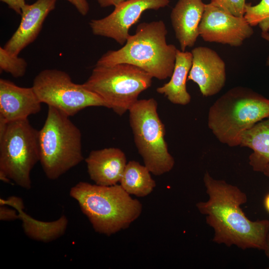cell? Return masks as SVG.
Masks as SVG:
<instances>
[{"label": "cell", "instance_id": "obj_4", "mask_svg": "<svg viewBox=\"0 0 269 269\" xmlns=\"http://www.w3.org/2000/svg\"><path fill=\"white\" fill-rule=\"evenodd\" d=\"M269 117V99L244 87H236L209 109L208 126L216 137L231 147L240 146L247 130Z\"/></svg>", "mask_w": 269, "mask_h": 269}, {"label": "cell", "instance_id": "obj_21", "mask_svg": "<svg viewBox=\"0 0 269 269\" xmlns=\"http://www.w3.org/2000/svg\"><path fill=\"white\" fill-rule=\"evenodd\" d=\"M244 17L251 26L258 25L262 32H269V0H261L254 5L246 3Z\"/></svg>", "mask_w": 269, "mask_h": 269}, {"label": "cell", "instance_id": "obj_25", "mask_svg": "<svg viewBox=\"0 0 269 269\" xmlns=\"http://www.w3.org/2000/svg\"><path fill=\"white\" fill-rule=\"evenodd\" d=\"M74 5L82 15H86L89 10V5L87 0H66Z\"/></svg>", "mask_w": 269, "mask_h": 269}, {"label": "cell", "instance_id": "obj_30", "mask_svg": "<svg viewBox=\"0 0 269 269\" xmlns=\"http://www.w3.org/2000/svg\"><path fill=\"white\" fill-rule=\"evenodd\" d=\"M265 252H266L268 256H269V232L267 237V249Z\"/></svg>", "mask_w": 269, "mask_h": 269}, {"label": "cell", "instance_id": "obj_15", "mask_svg": "<svg viewBox=\"0 0 269 269\" xmlns=\"http://www.w3.org/2000/svg\"><path fill=\"white\" fill-rule=\"evenodd\" d=\"M85 161L90 179L102 186L120 182L127 163L125 153L117 147L92 150Z\"/></svg>", "mask_w": 269, "mask_h": 269}, {"label": "cell", "instance_id": "obj_14", "mask_svg": "<svg viewBox=\"0 0 269 269\" xmlns=\"http://www.w3.org/2000/svg\"><path fill=\"white\" fill-rule=\"evenodd\" d=\"M41 104L32 87L0 79V119L6 123L26 119L40 111Z\"/></svg>", "mask_w": 269, "mask_h": 269}, {"label": "cell", "instance_id": "obj_18", "mask_svg": "<svg viewBox=\"0 0 269 269\" xmlns=\"http://www.w3.org/2000/svg\"><path fill=\"white\" fill-rule=\"evenodd\" d=\"M240 146L253 150L249 163L254 170L269 177V117L246 131Z\"/></svg>", "mask_w": 269, "mask_h": 269}, {"label": "cell", "instance_id": "obj_26", "mask_svg": "<svg viewBox=\"0 0 269 269\" xmlns=\"http://www.w3.org/2000/svg\"><path fill=\"white\" fill-rule=\"evenodd\" d=\"M0 1L6 3L10 8L18 14H21L22 8L26 4L25 0H0Z\"/></svg>", "mask_w": 269, "mask_h": 269}, {"label": "cell", "instance_id": "obj_27", "mask_svg": "<svg viewBox=\"0 0 269 269\" xmlns=\"http://www.w3.org/2000/svg\"><path fill=\"white\" fill-rule=\"evenodd\" d=\"M101 7H106L110 6L115 7L128 0H97Z\"/></svg>", "mask_w": 269, "mask_h": 269}, {"label": "cell", "instance_id": "obj_1", "mask_svg": "<svg viewBox=\"0 0 269 269\" xmlns=\"http://www.w3.org/2000/svg\"><path fill=\"white\" fill-rule=\"evenodd\" d=\"M204 182L209 199L197 204L199 211L207 215L208 224L214 230V241L228 246L258 249L266 251L269 221L253 222L241 208L246 195L238 187L213 178L206 172Z\"/></svg>", "mask_w": 269, "mask_h": 269}, {"label": "cell", "instance_id": "obj_20", "mask_svg": "<svg viewBox=\"0 0 269 269\" xmlns=\"http://www.w3.org/2000/svg\"><path fill=\"white\" fill-rule=\"evenodd\" d=\"M149 169L138 162L131 160L127 162L120 184L129 194L145 197L150 194L156 186Z\"/></svg>", "mask_w": 269, "mask_h": 269}, {"label": "cell", "instance_id": "obj_24", "mask_svg": "<svg viewBox=\"0 0 269 269\" xmlns=\"http://www.w3.org/2000/svg\"><path fill=\"white\" fill-rule=\"evenodd\" d=\"M18 211L7 207L5 205L0 207V220L1 221H13L19 219Z\"/></svg>", "mask_w": 269, "mask_h": 269}, {"label": "cell", "instance_id": "obj_3", "mask_svg": "<svg viewBox=\"0 0 269 269\" xmlns=\"http://www.w3.org/2000/svg\"><path fill=\"white\" fill-rule=\"evenodd\" d=\"M167 34L162 20L141 23L124 46L108 51L96 65L128 63L141 68L153 78L165 80L172 75L177 50L175 45L167 43Z\"/></svg>", "mask_w": 269, "mask_h": 269}, {"label": "cell", "instance_id": "obj_17", "mask_svg": "<svg viewBox=\"0 0 269 269\" xmlns=\"http://www.w3.org/2000/svg\"><path fill=\"white\" fill-rule=\"evenodd\" d=\"M0 204L9 205L18 211L25 234L34 240L44 243L51 242L62 236L67 229L68 219L65 215L52 222L32 218L23 211V201L18 197L10 196L6 200L0 199Z\"/></svg>", "mask_w": 269, "mask_h": 269}, {"label": "cell", "instance_id": "obj_29", "mask_svg": "<svg viewBox=\"0 0 269 269\" xmlns=\"http://www.w3.org/2000/svg\"><path fill=\"white\" fill-rule=\"evenodd\" d=\"M264 206L266 210L269 213V193H268L265 198Z\"/></svg>", "mask_w": 269, "mask_h": 269}, {"label": "cell", "instance_id": "obj_13", "mask_svg": "<svg viewBox=\"0 0 269 269\" xmlns=\"http://www.w3.org/2000/svg\"><path fill=\"white\" fill-rule=\"evenodd\" d=\"M57 0H37L22 8L19 26L3 48L14 55L33 42L38 35L44 20L55 7Z\"/></svg>", "mask_w": 269, "mask_h": 269}, {"label": "cell", "instance_id": "obj_23", "mask_svg": "<svg viewBox=\"0 0 269 269\" xmlns=\"http://www.w3.org/2000/svg\"><path fill=\"white\" fill-rule=\"evenodd\" d=\"M210 2L234 16H244L247 3L245 0H211Z\"/></svg>", "mask_w": 269, "mask_h": 269}, {"label": "cell", "instance_id": "obj_8", "mask_svg": "<svg viewBox=\"0 0 269 269\" xmlns=\"http://www.w3.org/2000/svg\"><path fill=\"white\" fill-rule=\"evenodd\" d=\"M154 98L138 100L129 110L134 141L144 165L156 176L170 171L175 163L165 140V129Z\"/></svg>", "mask_w": 269, "mask_h": 269}, {"label": "cell", "instance_id": "obj_7", "mask_svg": "<svg viewBox=\"0 0 269 269\" xmlns=\"http://www.w3.org/2000/svg\"><path fill=\"white\" fill-rule=\"evenodd\" d=\"M39 161L38 131L28 119L8 122L0 131V178L31 187L30 172Z\"/></svg>", "mask_w": 269, "mask_h": 269}, {"label": "cell", "instance_id": "obj_9", "mask_svg": "<svg viewBox=\"0 0 269 269\" xmlns=\"http://www.w3.org/2000/svg\"><path fill=\"white\" fill-rule=\"evenodd\" d=\"M32 87L41 103L52 107L69 117L89 107L109 108L101 97L83 84L74 83L69 75L62 70L41 71L35 77Z\"/></svg>", "mask_w": 269, "mask_h": 269}, {"label": "cell", "instance_id": "obj_12", "mask_svg": "<svg viewBox=\"0 0 269 269\" xmlns=\"http://www.w3.org/2000/svg\"><path fill=\"white\" fill-rule=\"evenodd\" d=\"M192 64L187 80L196 83L204 96L217 94L224 87L226 79V65L218 53L208 47L194 48Z\"/></svg>", "mask_w": 269, "mask_h": 269}, {"label": "cell", "instance_id": "obj_11", "mask_svg": "<svg viewBox=\"0 0 269 269\" xmlns=\"http://www.w3.org/2000/svg\"><path fill=\"white\" fill-rule=\"evenodd\" d=\"M169 2V0H128L115 6L107 16L92 19L90 27L94 35L112 38L124 45L130 35V28L139 20L144 11L157 10Z\"/></svg>", "mask_w": 269, "mask_h": 269}, {"label": "cell", "instance_id": "obj_5", "mask_svg": "<svg viewBox=\"0 0 269 269\" xmlns=\"http://www.w3.org/2000/svg\"><path fill=\"white\" fill-rule=\"evenodd\" d=\"M69 118L48 106L44 124L38 131L39 162L50 180L59 178L84 159L81 132Z\"/></svg>", "mask_w": 269, "mask_h": 269}, {"label": "cell", "instance_id": "obj_16", "mask_svg": "<svg viewBox=\"0 0 269 269\" xmlns=\"http://www.w3.org/2000/svg\"><path fill=\"white\" fill-rule=\"evenodd\" d=\"M205 4L202 0H178L172 9L170 19L181 51L194 45Z\"/></svg>", "mask_w": 269, "mask_h": 269}, {"label": "cell", "instance_id": "obj_6", "mask_svg": "<svg viewBox=\"0 0 269 269\" xmlns=\"http://www.w3.org/2000/svg\"><path fill=\"white\" fill-rule=\"evenodd\" d=\"M152 78L141 68L128 63L96 65L83 84L101 97L109 108L122 116L137 101L139 94L151 86Z\"/></svg>", "mask_w": 269, "mask_h": 269}, {"label": "cell", "instance_id": "obj_2", "mask_svg": "<svg viewBox=\"0 0 269 269\" xmlns=\"http://www.w3.org/2000/svg\"><path fill=\"white\" fill-rule=\"evenodd\" d=\"M95 232L111 236L128 228L140 215L141 202L120 184L102 186L79 182L70 190Z\"/></svg>", "mask_w": 269, "mask_h": 269}, {"label": "cell", "instance_id": "obj_10", "mask_svg": "<svg viewBox=\"0 0 269 269\" xmlns=\"http://www.w3.org/2000/svg\"><path fill=\"white\" fill-rule=\"evenodd\" d=\"M199 33L206 42L238 47L254 33L244 17L234 16L211 2L205 4Z\"/></svg>", "mask_w": 269, "mask_h": 269}, {"label": "cell", "instance_id": "obj_22", "mask_svg": "<svg viewBox=\"0 0 269 269\" xmlns=\"http://www.w3.org/2000/svg\"><path fill=\"white\" fill-rule=\"evenodd\" d=\"M27 67L26 61L18 55H12L3 47H0V69L14 78L23 76Z\"/></svg>", "mask_w": 269, "mask_h": 269}, {"label": "cell", "instance_id": "obj_19", "mask_svg": "<svg viewBox=\"0 0 269 269\" xmlns=\"http://www.w3.org/2000/svg\"><path fill=\"white\" fill-rule=\"evenodd\" d=\"M192 54L177 50L175 66L170 81L156 89L172 103L186 105L191 99L186 88L188 76L192 66Z\"/></svg>", "mask_w": 269, "mask_h": 269}, {"label": "cell", "instance_id": "obj_28", "mask_svg": "<svg viewBox=\"0 0 269 269\" xmlns=\"http://www.w3.org/2000/svg\"><path fill=\"white\" fill-rule=\"evenodd\" d=\"M261 36H262V37L263 39H264L266 40L267 41H268V42H269V32H262ZM266 64H267V65L269 66V55L267 58Z\"/></svg>", "mask_w": 269, "mask_h": 269}]
</instances>
